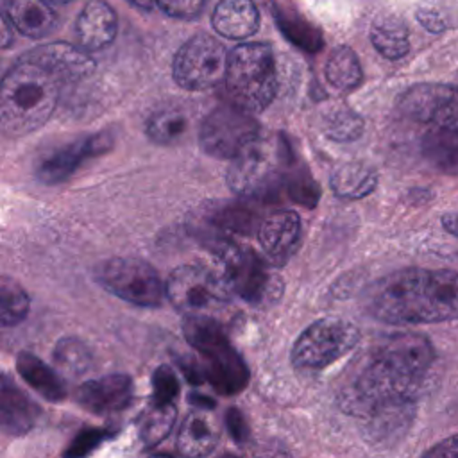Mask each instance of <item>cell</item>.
I'll return each instance as SVG.
<instances>
[{
	"mask_svg": "<svg viewBox=\"0 0 458 458\" xmlns=\"http://www.w3.org/2000/svg\"><path fill=\"white\" fill-rule=\"evenodd\" d=\"M165 290L172 306L182 315H209V311L224 306L231 295L220 276L193 265L174 268Z\"/></svg>",
	"mask_w": 458,
	"mask_h": 458,
	"instance_id": "cell-12",
	"label": "cell"
},
{
	"mask_svg": "<svg viewBox=\"0 0 458 458\" xmlns=\"http://www.w3.org/2000/svg\"><path fill=\"white\" fill-rule=\"evenodd\" d=\"M213 254L220 263V277L231 295L258 306L272 302L283 293V281L270 272L254 250L220 240L213 245Z\"/></svg>",
	"mask_w": 458,
	"mask_h": 458,
	"instance_id": "cell-7",
	"label": "cell"
},
{
	"mask_svg": "<svg viewBox=\"0 0 458 458\" xmlns=\"http://www.w3.org/2000/svg\"><path fill=\"white\" fill-rule=\"evenodd\" d=\"M331 190L342 199H363L377 186V172L365 161H347L335 168Z\"/></svg>",
	"mask_w": 458,
	"mask_h": 458,
	"instance_id": "cell-26",
	"label": "cell"
},
{
	"mask_svg": "<svg viewBox=\"0 0 458 458\" xmlns=\"http://www.w3.org/2000/svg\"><path fill=\"white\" fill-rule=\"evenodd\" d=\"M293 159L284 138H258L233 157L227 182L243 199L270 200L286 186V174Z\"/></svg>",
	"mask_w": 458,
	"mask_h": 458,
	"instance_id": "cell-5",
	"label": "cell"
},
{
	"mask_svg": "<svg viewBox=\"0 0 458 458\" xmlns=\"http://www.w3.org/2000/svg\"><path fill=\"white\" fill-rule=\"evenodd\" d=\"M54 361L63 372L81 376L93 367V354L82 340L75 336H66L55 344Z\"/></svg>",
	"mask_w": 458,
	"mask_h": 458,
	"instance_id": "cell-32",
	"label": "cell"
},
{
	"mask_svg": "<svg viewBox=\"0 0 458 458\" xmlns=\"http://www.w3.org/2000/svg\"><path fill=\"white\" fill-rule=\"evenodd\" d=\"M369 317L390 326L458 320V272L404 268L374 281L365 295Z\"/></svg>",
	"mask_w": 458,
	"mask_h": 458,
	"instance_id": "cell-2",
	"label": "cell"
},
{
	"mask_svg": "<svg viewBox=\"0 0 458 458\" xmlns=\"http://www.w3.org/2000/svg\"><path fill=\"white\" fill-rule=\"evenodd\" d=\"M20 59L43 66L59 82H75L95 72V61L88 52L63 41L36 47Z\"/></svg>",
	"mask_w": 458,
	"mask_h": 458,
	"instance_id": "cell-15",
	"label": "cell"
},
{
	"mask_svg": "<svg viewBox=\"0 0 458 458\" xmlns=\"http://www.w3.org/2000/svg\"><path fill=\"white\" fill-rule=\"evenodd\" d=\"M259 138V123L252 113L234 106L213 109L200 123L199 141L206 154L233 159Z\"/></svg>",
	"mask_w": 458,
	"mask_h": 458,
	"instance_id": "cell-11",
	"label": "cell"
},
{
	"mask_svg": "<svg viewBox=\"0 0 458 458\" xmlns=\"http://www.w3.org/2000/svg\"><path fill=\"white\" fill-rule=\"evenodd\" d=\"M365 122L363 118L347 106H338L329 109L322 116V131L324 134L338 143L354 141L363 134Z\"/></svg>",
	"mask_w": 458,
	"mask_h": 458,
	"instance_id": "cell-31",
	"label": "cell"
},
{
	"mask_svg": "<svg viewBox=\"0 0 458 458\" xmlns=\"http://www.w3.org/2000/svg\"><path fill=\"white\" fill-rule=\"evenodd\" d=\"M259 245L276 267H283L297 250L301 240V218L295 211H276L258 227Z\"/></svg>",
	"mask_w": 458,
	"mask_h": 458,
	"instance_id": "cell-17",
	"label": "cell"
},
{
	"mask_svg": "<svg viewBox=\"0 0 458 458\" xmlns=\"http://www.w3.org/2000/svg\"><path fill=\"white\" fill-rule=\"evenodd\" d=\"M77 403L97 415L125 410L132 401V381L125 374H107L82 383L75 392Z\"/></svg>",
	"mask_w": 458,
	"mask_h": 458,
	"instance_id": "cell-16",
	"label": "cell"
},
{
	"mask_svg": "<svg viewBox=\"0 0 458 458\" xmlns=\"http://www.w3.org/2000/svg\"><path fill=\"white\" fill-rule=\"evenodd\" d=\"M179 395V379L172 367L159 365L152 372V403L174 404Z\"/></svg>",
	"mask_w": 458,
	"mask_h": 458,
	"instance_id": "cell-35",
	"label": "cell"
},
{
	"mask_svg": "<svg viewBox=\"0 0 458 458\" xmlns=\"http://www.w3.org/2000/svg\"><path fill=\"white\" fill-rule=\"evenodd\" d=\"M360 342V329L344 318L324 317L308 326L292 347V361L297 369L320 370L347 352Z\"/></svg>",
	"mask_w": 458,
	"mask_h": 458,
	"instance_id": "cell-8",
	"label": "cell"
},
{
	"mask_svg": "<svg viewBox=\"0 0 458 458\" xmlns=\"http://www.w3.org/2000/svg\"><path fill=\"white\" fill-rule=\"evenodd\" d=\"M206 0H156V4L174 18H193L197 16Z\"/></svg>",
	"mask_w": 458,
	"mask_h": 458,
	"instance_id": "cell-37",
	"label": "cell"
},
{
	"mask_svg": "<svg viewBox=\"0 0 458 458\" xmlns=\"http://www.w3.org/2000/svg\"><path fill=\"white\" fill-rule=\"evenodd\" d=\"M131 4H134L138 9H143V11H150L154 7V2L156 0H129Z\"/></svg>",
	"mask_w": 458,
	"mask_h": 458,
	"instance_id": "cell-42",
	"label": "cell"
},
{
	"mask_svg": "<svg viewBox=\"0 0 458 458\" xmlns=\"http://www.w3.org/2000/svg\"><path fill=\"white\" fill-rule=\"evenodd\" d=\"M61 82L43 66L20 59L2 81L0 127L9 138L39 129L54 113Z\"/></svg>",
	"mask_w": 458,
	"mask_h": 458,
	"instance_id": "cell-3",
	"label": "cell"
},
{
	"mask_svg": "<svg viewBox=\"0 0 458 458\" xmlns=\"http://www.w3.org/2000/svg\"><path fill=\"white\" fill-rule=\"evenodd\" d=\"M397 109L410 122L426 127L458 129V86L415 84L399 97Z\"/></svg>",
	"mask_w": 458,
	"mask_h": 458,
	"instance_id": "cell-13",
	"label": "cell"
},
{
	"mask_svg": "<svg viewBox=\"0 0 458 458\" xmlns=\"http://www.w3.org/2000/svg\"><path fill=\"white\" fill-rule=\"evenodd\" d=\"M29 295L11 277L4 276L0 281V322L4 327L20 324L29 313Z\"/></svg>",
	"mask_w": 458,
	"mask_h": 458,
	"instance_id": "cell-33",
	"label": "cell"
},
{
	"mask_svg": "<svg viewBox=\"0 0 458 458\" xmlns=\"http://www.w3.org/2000/svg\"><path fill=\"white\" fill-rule=\"evenodd\" d=\"M188 114L177 106H165L156 109L145 122L147 136L159 145H170L184 136L188 131Z\"/></svg>",
	"mask_w": 458,
	"mask_h": 458,
	"instance_id": "cell-28",
	"label": "cell"
},
{
	"mask_svg": "<svg viewBox=\"0 0 458 458\" xmlns=\"http://www.w3.org/2000/svg\"><path fill=\"white\" fill-rule=\"evenodd\" d=\"M424 456H438V458H458V433L447 437L445 440L435 444L433 447L424 451Z\"/></svg>",
	"mask_w": 458,
	"mask_h": 458,
	"instance_id": "cell-39",
	"label": "cell"
},
{
	"mask_svg": "<svg viewBox=\"0 0 458 458\" xmlns=\"http://www.w3.org/2000/svg\"><path fill=\"white\" fill-rule=\"evenodd\" d=\"M77 38L84 50H102L116 36V14L104 0H89L77 18Z\"/></svg>",
	"mask_w": 458,
	"mask_h": 458,
	"instance_id": "cell-19",
	"label": "cell"
},
{
	"mask_svg": "<svg viewBox=\"0 0 458 458\" xmlns=\"http://www.w3.org/2000/svg\"><path fill=\"white\" fill-rule=\"evenodd\" d=\"M48 2H54V4H66V2H70V0H48Z\"/></svg>",
	"mask_w": 458,
	"mask_h": 458,
	"instance_id": "cell-43",
	"label": "cell"
},
{
	"mask_svg": "<svg viewBox=\"0 0 458 458\" xmlns=\"http://www.w3.org/2000/svg\"><path fill=\"white\" fill-rule=\"evenodd\" d=\"M415 415V403H403L383 408L363 419L369 442L390 444L399 440L410 428Z\"/></svg>",
	"mask_w": 458,
	"mask_h": 458,
	"instance_id": "cell-25",
	"label": "cell"
},
{
	"mask_svg": "<svg viewBox=\"0 0 458 458\" xmlns=\"http://www.w3.org/2000/svg\"><path fill=\"white\" fill-rule=\"evenodd\" d=\"M218 438L216 422L204 408H199L186 415L177 435V449L184 456H206L218 445Z\"/></svg>",
	"mask_w": 458,
	"mask_h": 458,
	"instance_id": "cell-21",
	"label": "cell"
},
{
	"mask_svg": "<svg viewBox=\"0 0 458 458\" xmlns=\"http://www.w3.org/2000/svg\"><path fill=\"white\" fill-rule=\"evenodd\" d=\"M419 20H420V23H424L429 30H440V29H442V23H440V20L437 18V14L419 13Z\"/></svg>",
	"mask_w": 458,
	"mask_h": 458,
	"instance_id": "cell-41",
	"label": "cell"
},
{
	"mask_svg": "<svg viewBox=\"0 0 458 458\" xmlns=\"http://www.w3.org/2000/svg\"><path fill=\"white\" fill-rule=\"evenodd\" d=\"M177 410L174 404L152 403L138 419V435L147 447H154L166 438L174 428Z\"/></svg>",
	"mask_w": 458,
	"mask_h": 458,
	"instance_id": "cell-30",
	"label": "cell"
},
{
	"mask_svg": "<svg viewBox=\"0 0 458 458\" xmlns=\"http://www.w3.org/2000/svg\"><path fill=\"white\" fill-rule=\"evenodd\" d=\"M41 415L39 406L21 392L7 374L0 385V426L7 435L20 437L29 433Z\"/></svg>",
	"mask_w": 458,
	"mask_h": 458,
	"instance_id": "cell-18",
	"label": "cell"
},
{
	"mask_svg": "<svg viewBox=\"0 0 458 458\" xmlns=\"http://www.w3.org/2000/svg\"><path fill=\"white\" fill-rule=\"evenodd\" d=\"M113 147V134L109 131L81 136L66 145L55 147L43 154L36 163V177L43 184H59L72 177V174L89 157L100 156Z\"/></svg>",
	"mask_w": 458,
	"mask_h": 458,
	"instance_id": "cell-14",
	"label": "cell"
},
{
	"mask_svg": "<svg viewBox=\"0 0 458 458\" xmlns=\"http://www.w3.org/2000/svg\"><path fill=\"white\" fill-rule=\"evenodd\" d=\"M326 79L340 91H351L360 86L363 79L361 66L356 54L349 47H338L331 52L326 63Z\"/></svg>",
	"mask_w": 458,
	"mask_h": 458,
	"instance_id": "cell-29",
	"label": "cell"
},
{
	"mask_svg": "<svg viewBox=\"0 0 458 458\" xmlns=\"http://www.w3.org/2000/svg\"><path fill=\"white\" fill-rule=\"evenodd\" d=\"M225 88L231 102L249 113H259L274 100L277 72L267 43H242L229 54Z\"/></svg>",
	"mask_w": 458,
	"mask_h": 458,
	"instance_id": "cell-6",
	"label": "cell"
},
{
	"mask_svg": "<svg viewBox=\"0 0 458 458\" xmlns=\"http://www.w3.org/2000/svg\"><path fill=\"white\" fill-rule=\"evenodd\" d=\"M95 277L107 292L136 306H159L166 293L156 268L136 258L106 259L97 265Z\"/></svg>",
	"mask_w": 458,
	"mask_h": 458,
	"instance_id": "cell-9",
	"label": "cell"
},
{
	"mask_svg": "<svg viewBox=\"0 0 458 458\" xmlns=\"http://www.w3.org/2000/svg\"><path fill=\"white\" fill-rule=\"evenodd\" d=\"M435 361L437 352L420 333L381 336L347 369L338 386V404L345 413L367 419L394 404L417 403Z\"/></svg>",
	"mask_w": 458,
	"mask_h": 458,
	"instance_id": "cell-1",
	"label": "cell"
},
{
	"mask_svg": "<svg viewBox=\"0 0 458 458\" xmlns=\"http://www.w3.org/2000/svg\"><path fill=\"white\" fill-rule=\"evenodd\" d=\"M420 154L438 172L458 175V129L428 127L420 138Z\"/></svg>",
	"mask_w": 458,
	"mask_h": 458,
	"instance_id": "cell-24",
	"label": "cell"
},
{
	"mask_svg": "<svg viewBox=\"0 0 458 458\" xmlns=\"http://www.w3.org/2000/svg\"><path fill=\"white\" fill-rule=\"evenodd\" d=\"M4 13L20 34L34 39L47 36L55 25L48 0H9Z\"/></svg>",
	"mask_w": 458,
	"mask_h": 458,
	"instance_id": "cell-22",
	"label": "cell"
},
{
	"mask_svg": "<svg viewBox=\"0 0 458 458\" xmlns=\"http://www.w3.org/2000/svg\"><path fill=\"white\" fill-rule=\"evenodd\" d=\"M213 29L229 39H245L258 30L259 13L252 0H220L211 16Z\"/></svg>",
	"mask_w": 458,
	"mask_h": 458,
	"instance_id": "cell-20",
	"label": "cell"
},
{
	"mask_svg": "<svg viewBox=\"0 0 458 458\" xmlns=\"http://www.w3.org/2000/svg\"><path fill=\"white\" fill-rule=\"evenodd\" d=\"M442 225L447 233L458 238V213H445L442 216Z\"/></svg>",
	"mask_w": 458,
	"mask_h": 458,
	"instance_id": "cell-40",
	"label": "cell"
},
{
	"mask_svg": "<svg viewBox=\"0 0 458 458\" xmlns=\"http://www.w3.org/2000/svg\"><path fill=\"white\" fill-rule=\"evenodd\" d=\"M16 370L21 379L47 401L59 403L66 397V385L63 377L36 354L27 351L20 352L16 356Z\"/></svg>",
	"mask_w": 458,
	"mask_h": 458,
	"instance_id": "cell-23",
	"label": "cell"
},
{
	"mask_svg": "<svg viewBox=\"0 0 458 458\" xmlns=\"http://www.w3.org/2000/svg\"><path fill=\"white\" fill-rule=\"evenodd\" d=\"M229 54L225 47L209 34H195L174 57V79L190 91H200L216 86L225 79Z\"/></svg>",
	"mask_w": 458,
	"mask_h": 458,
	"instance_id": "cell-10",
	"label": "cell"
},
{
	"mask_svg": "<svg viewBox=\"0 0 458 458\" xmlns=\"http://www.w3.org/2000/svg\"><path fill=\"white\" fill-rule=\"evenodd\" d=\"M215 220L220 227L249 234L252 229L259 227V220L256 211L249 204H229L224 206L218 213H215Z\"/></svg>",
	"mask_w": 458,
	"mask_h": 458,
	"instance_id": "cell-34",
	"label": "cell"
},
{
	"mask_svg": "<svg viewBox=\"0 0 458 458\" xmlns=\"http://www.w3.org/2000/svg\"><path fill=\"white\" fill-rule=\"evenodd\" d=\"M182 335L200 354L204 379L222 395H234L249 383V369L211 315H184Z\"/></svg>",
	"mask_w": 458,
	"mask_h": 458,
	"instance_id": "cell-4",
	"label": "cell"
},
{
	"mask_svg": "<svg viewBox=\"0 0 458 458\" xmlns=\"http://www.w3.org/2000/svg\"><path fill=\"white\" fill-rule=\"evenodd\" d=\"M109 431L107 429H84L81 431L72 444L68 445V449L64 451L66 456H84L88 453H91L95 447H98L106 438H109Z\"/></svg>",
	"mask_w": 458,
	"mask_h": 458,
	"instance_id": "cell-36",
	"label": "cell"
},
{
	"mask_svg": "<svg viewBox=\"0 0 458 458\" xmlns=\"http://www.w3.org/2000/svg\"><path fill=\"white\" fill-rule=\"evenodd\" d=\"M225 424L231 438L234 440L236 445H245L249 440V426L242 415L240 410L229 408L225 413Z\"/></svg>",
	"mask_w": 458,
	"mask_h": 458,
	"instance_id": "cell-38",
	"label": "cell"
},
{
	"mask_svg": "<svg viewBox=\"0 0 458 458\" xmlns=\"http://www.w3.org/2000/svg\"><path fill=\"white\" fill-rule=\"evenodd\" d=\"M370 41L374 48L386 59H401L410 50L406 25L394 16L377 18L370 27Z\"/></svg>",
	"mask_w": 458,
	"mask_h": 458,
	"instance_id": "cell-27",
	"label": "cell"
}]
</instances>
